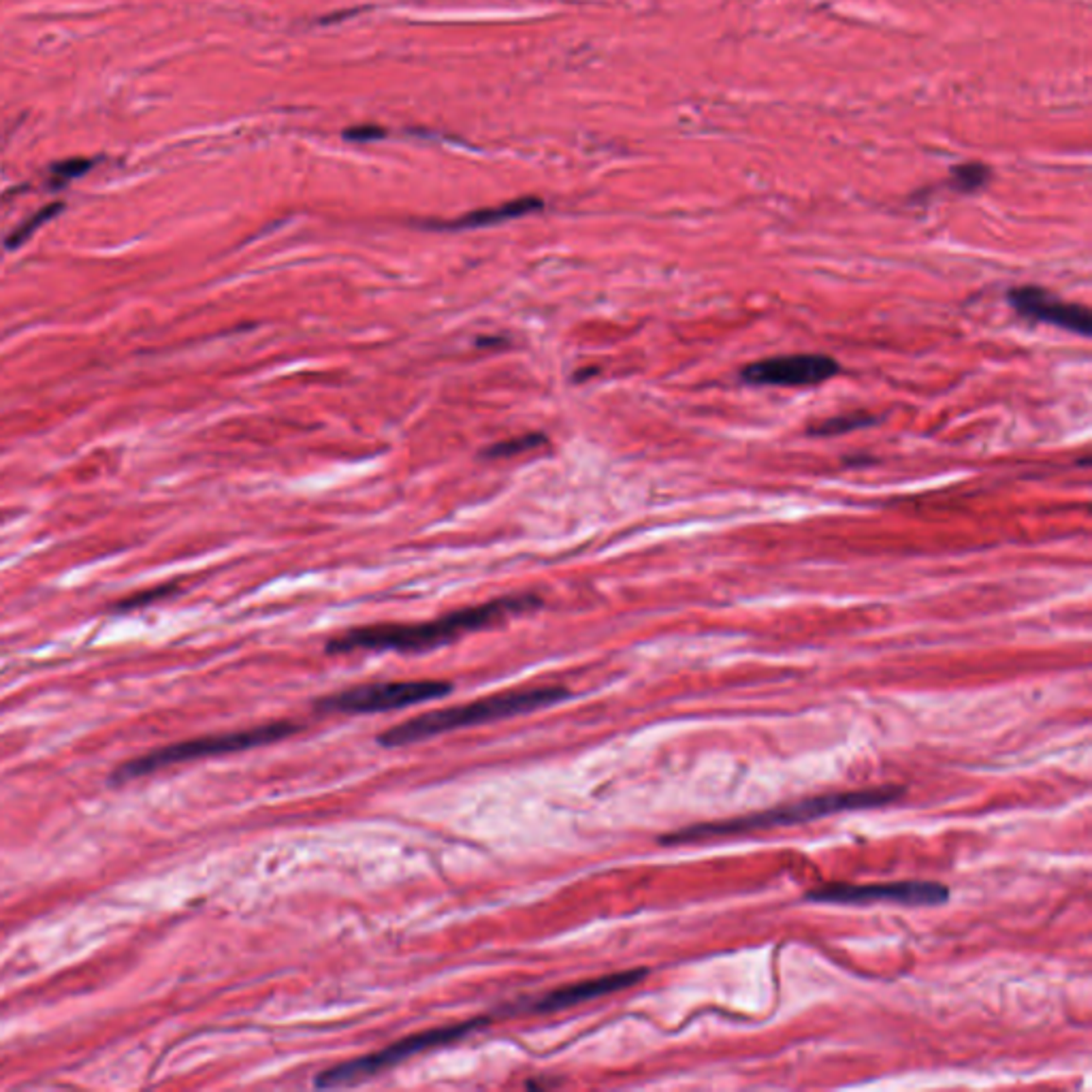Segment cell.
Returning a JSON list of instances; mask_svg holds the SVG:
<instances>
[{
	"label": "cell",
	"mask_w": 1092,
	"mask_h": 1092,
	"mask_svg": "<svg viewBox=\"0 0 1092 1092\" xmlns=\"http://www.w3.org/2000/svg\"><path fill=\"white\" fill-rule=\"evenodd\" d=\"M542 444H546V438L542 436V433H528V436L499 442V444L487 448L485 457L487 459H511V457L529 453V450L538 448Z\"/></svg>",
	"instance_id": "13"
},
{
	"label": "cell",
	"mask_w": 1092,
	"mask_h": 1092,
	"mask_svg": "<svg viewBox=\"0 0 1092 1092\" xmlns=\"http://www.w3.org/2000/svg\"><path fill=\"white\" fill-rule=\"evenodd\" d=\"M61 210H62V205H61V203H54V205L43 207V210L37 212L35 216H30V218H28L26 222H24L20 229H15L13 235H11L9 239H7V248H9V250L20 248V246L24 244V241H28V239L32 237V233H35V231L41 227V224H45L47 220H52L54 216H56L58 212H61Z\"/></svg>",
	"instance_id": "15"
},
{
	"label": "cell",
	"mask_w": 1092,
	"mask_h": 1092,
	"mask_svg": "<svg viewBox=\"0 0 1092 1092\" xmlns=\"http://www.w3.org/2000/svg\"><path fill=\"white\" fill-rule=\"evenodd\" d=\"M647 975H649L647 969H632V971H621V973H613V975H602V978L568 983V986L555 988L551 992H546V995H542L540 998H533V1000H529V1003H525L521 1007H514V1010H511V1014L563 1012V1010H570V1007H577L581 1003H589V1000H596L599 997L613 995V992L628 990V988L636 986V983L643 981Z\"/></svg>",
	"instance_id": "9"
},
{
	"label": "cell",
	"mask_w": 1092,
	"mask_h": 1092,
	"mask_svg": "<svg viewBox=\"0 0 1092 1092\" xmlns=\"http://www.w3.org/2000/svg\"><path fill=\"white\" fill-rule=\"evenodd\" d=\"M540 606V598L533 594L499 598L494 602L461 608L442 619L427 623H380L368 628L348 630L327 643V653L341 655L355 651H397V653H423L453 643L455 638L468 632L485 630L502 623L508 616L533 611Z\"/></svg>",
	"instance_id": "1"
},
{
	"label": "cell",
	"mask_w": 1092,
	"mask_h": 1092,
	"mask_svg": "<svg viewBox=\"0 0 1092 1092\" xmlns=\"http://www.w3.org/2000/svg\"><path fill=\"white\" fill-rule=\"evenodd\" d=\"M873 423V416L871 414H864V412H854V414H843V416H835V419H828L820 425H815V427L808 429L811 436H837V433H845V431H852V429H860V427H869Z\"/></svg>",
	"instance_id": "14"
},
{
	"label": "cell",
	"mask_w": 1092,
	"mask_h": 1092,
	"mask_svg": "<svg viewBox=\"0 0 1092 1092\" xmlns=\"http://www.w3.org/2000/svg\"><path fill=\"white\" fill-rule=\"evenodd\" d=\"M988 180H990V169L986 165L966 163V165L954 166L949 184H952L958 193H975V190L986 186Z\"/></svg>",
	"instance_id": "12"
},
{
	"label": "cell",
	"mask_w": 1092,
	"mask_h": 1092,
	"mask_svg": "<svg viewBox=\"0 0 1092 1092\" xmlns=\"http://www.w3.org/2000/svg\"><path fill=\"white\" fill-rule=\"evenodd\" d=\"M173 591V587H163V589H156V591H147V594H141V596H132L127 602H122V608H137V606H144L147 602H152V599H158Z\"/></svg>",
	"instance_id": "17"
},
{
	"label": "cell",
	"mask_w": 1092,
	"mask_h": 1092,
	"mask_svg": "<svg viewBox=\"0 0 1092 1092\" xmlns=\"http://www.w3.org/2000/svg\"><path fill=\"white\" fill-rule=\"evenodd\" d=\"M806 900L817 905H871L894 903L905 907H937L949 900L947 886L939 881H890L854 886V883H830L808 892Z\"/></svg>",
	"instance_id": "7"
},
{
	"label": "cell",
	"mask_w": 1092,
	"mask_h": 1092,
	"mask_svg": "<svg viewBox=\"0 0 1092 1092\" xmlns=\"http://www.w3.org/2000/svg\"><path fill=\"white\" fill-rule=\"evenodd\" d=\"M453 685L448 681H390L356 685L329 694L314 702L319 713H344V715H373L407 708L427 700L448 696Z\"/></svg>",
	"instance_id": "6"
},
{
	"label": "cell",
	"mask_w": 1092,
	"mask_h": 1092,
	"mask_svg": "<svg viewBox=\"0 0 1092 1092\" xmlns=\"http://www.w3.org/2000/svg\"><path fill=\"white\" fill-rule=\"evenodd\" d=\"M299 730H302V725H297L293 721H271V723L254 725V728L229 732V735H212V737L184 740V743H175L169 747L156 749V752H152V754L135 757V760L118 766V769H115L112 774V781L113 783H127L132 779L146 777V774H152L161 769H166V766H171V764L203 760V757H214V755L239 754V752H248V749L273 745V743H278V740H285L288 737L297 735Z\"/></svg>",
	"instance_id": "4"
},
{
	"label": "cell",
	"mask_w": 1092,
	"mask_h": 1092,
	"mask_svg": "<svg viewBox=\"0 0 1092 1092\" xmlns=\"http://www.w3.org/2000/svg\"><path fill=\"white\" fill-rule=\"evenodd\" d=\"M93 163L90 161H83V158H73V161H64L61 165L54 166V173L61 175L62 180H73V178H79V175L86 173Z\"/></svg>",
	"instance_id": "16"
},
{
	"label": "cell",
	"mask_w": 1092,
	"mask_h": 1092,
	"mask_svg": "<svg viewBox=\"0 0 1092 1092\" xmlns=\"http://www.w3.org/2000/svg\"><path fill=\"white\" fill-rule=\"evenodd\" d=\"M489 1022H491L489 1015H478V1018L465 1020L461 1024H450V1027L414 1032V1035H407L404 1039H399V1041H395V1044L378 1049V1052H372L368 1056H358V1058H353V1061H344L339 1065L329 1066V1069H324L322 1073L316 1075L314 1086L316 1088L356 1086V1083L376 1078V1075H380L382 1071H389L397 1065L410 1061V1058L416 1054H423V1052H429V1049L457 1044V1041H461L468 1035H472L474 1031L489 1027Z\"/></svg>",
	"instance_id": "5"
},
{
	"label": "cell",
	"mask_w": 1092,
	"mask_h": 1092,
	"mask_svg": "<svg viewBox=\"0 0 1092 1092\" xmlns=\"http://www.w3.org/2000/svg\"><path fill=\"white\" fill-rule=\"evenodd\" d=\"M570 696L563 687H528L502 691L468 704H455L438 711L423 713L414 719H407L380 732L378 745L387 749H397L414 743H423L433 737L446 735L450 730L474 728V725L494 723L499 719H511L516 715H525L538 708H546L557 702H563Z\"/></svg>",
	"instance_id": "3"
},
{
	"label": "cell",
	"mask_w": 1092,
	"mask_h": 1092,
	"mask_svg": "<svg viewBox=\"0 0 1092 1092\" xmlns=\"http://www.w3.org/2000/svg\"><path fill=\"white\" fill-rule=\"evenodd\" d=\"M839 372V361L828 355H783L745 365L740 378L752 387H815Z\"/></svg>",
	"instance_id": "8"
},
{
	"label": "cell",
	"mask_w": 1092,
	"mask_h": 1092,
	"mask_svg": "<svg viewBox=\"0 0 1092 1092\" xmlns=\"http://www.w3.org/2000/svg\"><path fill=\"white\" fill-rule=\"evenodd\" d=\"M542 210V201L536 197H523V199H514V201H508L504 205H497V207H487V210H477L472 214H465L461 216L459 220H453L444 224L446 229H482V227H494V224L499 222H506V220H514V218H521V216H528Z\"/></svg>",
	"instance_id": "11"
},
{
	"label": "cell",
	"mask_w": 1092,
	"mask_h": 1092,
	"mask_svg": "<svg viewBox=\"0 0 1092 1092\" xmlns=\"http://www.w3.org/2000/svg\"><path fill=\"white\" fill-rule=\"evenodd\" d=\"M1007 299H1010L1012 307L1022 316V319L1054 324V327L1078 333L1082 338L1090 336L1092 331L1090 310L1080 303L1065 302V299L1048 293V290L1039 286L1012 288Z\"/></svg>",
	"instance_id": "10"
},
{
	"label": "cell",
	"mask_w": 1092,
	"mask_h": 1092,
	"mask_svg": "<svg viewBox=\"0 0 1092 1092\" xmlns=\"http://www.w3.org/2000/svg\"><path fill=\"white\" fill-rule=\"evenodd\" d=\"M903 794H905V789L894 788V786L879 788V789H860V791H832V794L805 798V800H800V803L766 808V811L735 817V820L694 823V826L668 832V835H664L660 839V843L662 845H689V843H700V841H708V839L747 835V832H754V830L796 826V823H806V822L820 820V817H828V815L843 813V811H862V808L886 806V805L894 803V800H898Z\"/></svg>",
	"instance_id": "2"
}]
</instances>
